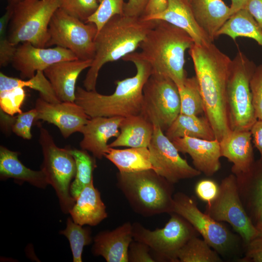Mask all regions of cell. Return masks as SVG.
I'll list each match as a JSON object with an SVG mask.
<instances>
[{
	"mask_svg": "<svg viewBox=\"0 0 262 262\" xmlns=\"http://www.w3.org/2000/svg\"><path fill=\"white\" fill-rule=\"evenodd\" d=\"M202 97L204 114L219 142L231 130L229 127L227 87L232 60L213 44H194L189 49Z\"/></svg>",
	"mask_w": 262,
	"mask_h": 262,
	"instance_id": "1",
	"label": "cell"
},
{
	"mask_svg": "<svg viewBox=\"0 0 262 262\" xmlns=\"http://www.w3.org/2000/svg\"><path fill=\"white\" fill-rule=\"evenodd\" d=\"M135 66V75L115 82L116 87L111 95H102L96 90L88 91L78 86L75 102L80 106L90 117H122L141 115L144 86L152 73L149 63L139 52H133L122 58Z\"/></svg>",
	"mask_w": 262,
	"mask_h": 262,
	"instance_id": "2",
	"label": "cell"
},
{
	"mask_svg": "<svg viewBox=\"0 0 262 262\" xmlns=\"http://www.w3.org/2000/svg\"><path fill=\"white\" fill-rule=\"evenodd\" d=\"M155 24V20H145L142 16L122 15L111 18L95 37V55L83 81L84 88L88 91L96 90L101 67L134 52Z\"/></svg>",
	"mask_w": 262,
	"mask_h": 262,
	"instance_id": "3",
	"label": "cell"
},
{
	"mask_svg": "<svg viewBox=\"0 0 262 262\" xmlns=\"http://www.w3.org/2000/svg\"><path fill=\"white\" fill-rule=\"evenodd\" d=\"M155 20V26L139 45V53L149 63L152 73L168 77L181 87L187 78L185 53L194 41L184 30L166 21Z\"/></svg>",
	"mask_w": 262,
	"mask_h": 262,
	"instance_id": "4",
	"label": "cell"
},
{
	"mask_svg": "<svg viewBox=\"0 0 262 262\" xmlns=\"http://www.w3.org/2000/svg\"><path fill=\"white\" fill-rule=\"evenodd\" d=\"M117 185L131 207L149 217L173 213L174 186L153 169L116 175Z\"/></svg>",
	"mask_w": 262,
	"mask_h": 262,
	"instance_id": "5",
	"label": "cell"
},
{
	"mask_svg": "<svg viewBox=\"0 0 262 262\" xmlns=\"http://www.w3.org/2000/svg\"><path fill=\"white\" fill-rule=\"evenodd\" d=\"M13 3L7 32L10 42L17 46L28 42L36 47L46 48L49 40V23L60 7L59 0H24Z\"/></svg>",
	"mask_w": 262,
	"mask_h": 262,
	"instance_id": "6",
	"label": "cell"
},
{
	"mask_svg": "<svg viewBox=\"0 0 262 262\" xmlns=\"http://www.w3.org/2000/svg\"><path fill=\"white\" fill-rule=\"evenodd\" d=\"M256 66L239 51L232 60L227 87V103L231 131H250L257 120L250 83Z\"/></svg>",
	"mask_w": 262,
	"mask_h": 262,
	"instance_id": "7",
	"label": "cell"
},
{
	"mask_svg": "<svg viewBox=\"0 0 262 262\" xmlns=\"http://www.w3.org/2000/svg\"><path fill=\"white\" fill-rule=\"evenodd\" d=\"M39 143L43 156L41 170L45 173L49 184L55 190L62 211L69 213L76 201L70 192L71 181L76 172L75 159L69 148L57 146L49 132L41 125Z\"/></svg>",
	"mask_w": 262,
	"mask_h": 262,
	"instance_id": "8",
	"label": "cell"
},
{
	"mask_svg": "<svg viewBox=\"0 0 262 262\" xmlns=\"http://www.w3.org/2000/svg\"><path fill=\"white\" fill-rule=\"evenodd\" d=\"M164 228L150 230L139 223L132 224L133 240L147 245L156 262H179L181 248L196 231L183 217L175 213Z\"/></svg>",
	"mask_w": 262,
	"mask_h": 262,
	"instance_id": "9",
	"label": "cell"
},
{
	"mask_svg": "<svg viewBox=\"0 0 262 262\" xmlns=\"http://www.w3.org/2000/svg\"><path fill=\"white\" fill-rule=\"evenodd\" d=\"M48 32L46 47L56 45L71 50L79 59L93 60L98 33L94 23L82 21L59 8L51 18Z\"/></svg>",
	"mask_w": 262,
	"mask_h": 262,
	"instance_id": "10",
	"label": "cell"
},
{
	"mask_svg": "<svg viewBox=\"0 0 262 262\" xmlns=\"http://www.w3.org/2000/svg\"><path fill=\"white\" fill-rule=\"evenodd\" d=\"M205 213L217 221L228 223L246 245L259 235L242 201L237 178L233 174L222 180L217 196L207 203Z\"/></svg>",
	"mask_w": 262,
	"mask_h": 262,
	"instance_id": "11",
	"label": "cell"
},
{
	"mask_svg": "<svg viewBox=\"0 0 262 262\" xmlns=\"http://www.w3.org/2000/svg\"><path fill=\"white\" fill-rule=\"evenodd\" d=\"M141 115L166 131L180 112L178 87L168 77L152 73L143 90Z\"/></svg>",
	"mask_w": 262,
	"mask_h": 262,
	"instance_id": "12",
	"label": "cell"
},
{
	"mask_svg": "<svg viewBox=\"0 0 262 262\" xmlns=\"http://www.w3.org/2000/svg\"><path fill=\"white\" fill-rule=\"evenodd\" d=\"M173 213L186 219L219 255H227L236 246L235 235L220 222L202 212L193 197L181 192L174 194Z\"/></svg>",
	"mask_w": 262,
	"mask_h": 262,
	"instance_id": "13",
	"label": "cell"
},
{
	"mask_svg": "<svg viewBox=\"0 0 262 262\" xmlns=\"http://www.w3.org/2000/svg\"><path fill=\"white\" fill-rule=\"evenodd\" d=\"M153 124L154 131L148 148L155 172L173 184L199 176L201 172L180 156L176 147L160 126Z\"/></svg>",
	"mask_w": 262,
	"mask_h": 262,
	"instance_id": "14",
	"label": "cell"
},
{
	"mask_svg": "<svg viewBox=\"0 0 262 262\" xmlns=\"http://www.w3.org/2000/svg\"><path fill=\"white\" fill-rule=\"evenodd\" d=\"M78 59L71 50L61 47L38 48L26 42L17 46L11 63L19 72L21 79L24 80L55 63Z\"/></svg>",
	"mask_w": 262,
	"mask_h": 262,
	"instance_id": "15",
	"label": "cell"
},
{
	"mask_svg": "<svg viewBox=\"0 0 262 262\" xmlns=\"http://www.w3.org/2000/svg\"><path fill=\"white\" fill-rule=\"evenodd\" d=\"M36 120H42L56 126L62 136L67 138L81 132L90 118L75 102H49L40 97L35 102Z\"/></svg>",
	"mask_w": 262,
	"mask_h": 262,
	"instance_id": "16",
	"label": "cell"
},
{
	"mask_svg": "<svg viewBox=\"0 0 262 262\" xmlns=\"http://www.w3.org/2000/svg\"><path fill=\"white\" fill-rule=\"evenodd\" d=\"M179 152L188 154L194 167L207 176L213 175L221 166L220 142L185 136L172 141Z\"/></svg>",
	"mask_w": 262,
	"mask_h": 262,
	"instance_id": "17",
	"label": "cell"
},
{
	"mask_svg": "<svg viewBox=\"0 0 262 262\" xmlns=\"http://www.w3.org/2000/svg\"><path fill=\"white\" fill-rule=\"evenodd\" d=\"M123 117L97 116L90 117L82 128L83 137L80 142L81 149L92 153L96 158L101 159L109 149V140L117 137Z\"/></svg>",
	"mask_w": 262,
	"mask_h": 262,
	"instance_id": "18",
	"label": "cell"
},
{
	"mask_svg": "<svg viewBox=\"0 0 262 262\" xmlns=\"http://www.w3.org/2000/svg\"><path fill=\"white\" fill-rule=\"evenodd\" d=\"M145 20L166 21L186 32L194 44L207 45L213 42L197 24L189 0H167V5L163 11L147 16Z\"/></svg>",
	"mask_w": 262,
	"mask_h": 262,
	"instance_id": "19",
	"label": "cell"
},
{
	"mask_svg": "<svg viewBox=\"0 0 262 262\" xmlns=\"http://www.w3.org/2000/svg\"><path fill=\"white\" fill-rule=\"evenodd\" d=\"M92 61L78 59L59 62L43 71L61 101L75 102L77 79L83 70L90 67Z\"/></svg>",
	"mask_w": 262,
	"mask_h": 262,
	"instance_id": "20",
	"label": "cell"
},
{
	"mask_svg": "<svg viewBox=\"0 0 262 262\" xmlns=\"http://www.w3.org/2000/svg\"><path fill=\"white\" fill-rule=\"evenodd\" d=\"M133 240L132 224L125 222L113 230L97 234L93 238L92 252L107 262H129L128 249Z\"/></svg>",
	"mask_w": 262,
	"mask_h": 262,
	"instance_id": "21",
	"label": "cell"
},
{
	"mask_svg": "<svg viewBox=\"0 0 262 262\" xmlns=\"http://www.w3.org/2000/svg\"><path fill=\"white\" fill-rule=\"evenodd\" d=\"M252 141L250 131H231L220 141L221 157L232 163L237 178L249 173L254 164Z\"/></svg>",
	"mask_w": 262,
	"mask_h": 262,
	"instance_id": "22",
	"label": "cell"
},
{
	"mask_svg": "<svg viewBox=\"0 0 262 262\" xmlns=\"http://www.w3.org/2000/svg\"><path fill=\"white\" fill-rule=\"evenodd\" d=\"M69 213L73 221L81 226H95L107 217L106 206L93 181L81 192Z\"/></svg>",
	"mask_w": 262,
	"mask_h": 262,
	"instance_id": "23",
	"label": "cell"
},
{
	"mask_svg": "<svg viewBox=\"0 0 262 262\" xmlns=\"http://www.w3.org/2000/svg\"><path fill=\"white\" fill-rule=\"evenodd\" d=\"M190 3L197 24L213 42L231 16L230 7L222 0H191Z\"/></svg>",
	"mask_w": 262,
	"mask_h": 262,
	"instance_id": "24",
	"label": "cell"
},
{
	"mask_svg": "<svg viewBox=\"0 0 262 262\" xmlns=\"http://www.w3.org/2000/svg\"><path fill=\"white\" fill-rule=\"evenodd\" d=\"M120 133L108 146L110 147H148L151 140L154 125L142 115L123 117Z\"/></svg>",
	"mask_w": 262,
	"mask_h": 262,
	"instance_id": "25",
	"label": "cell"
},
{
	"mask_svg": "<svg viewBox=\"0 0 262 262\" xmlns=\"http://www.w3.org/2000/svg\"><path fill=\"white\" fill-rule=\"evenodd\" d=\"M19 153L0 147V177L1 180L13 179L18 182H27L40 188H45L49 184L42 170H32L25 166L19 160Z\"/></svg>",
	"mask_w": 262,
	"mask_h": 262,
	"instance_id": "26",
	"label": "cell"
},
{
	"mask_svg": "<svg viewBox=\"0 0 262 262\" xmlns=\"http://www.w3.org/2000/svg\"><path fill=\"white\" fill-rule=\"evenodd\" d=\"M236 178L241 200L255 225L262 221V160L254 163L249 173Z\"/></svg>",
	"mask_w": 262,
	"mask_h": 262,
	"instance_id": "27",
	"label": "cell"
},
{
	"mask_svg": "<svg viewBox=\"0 0 262 262\" xmlns=\"http://www.w3.org/2000/svg\"><path fill=\"white\" fill-rule=\"evenodd\" d=\"M171 141L185 136L205 140L215 139L212 126L205 117L180 114L165 131Z\"/></svg>",
	"mask_w": 262,
	"mask_h": 262,
	"instance_id": "28",
	"label": "cell"
},
{
	"mask_svg": "<svg viewBox=\"0 0 262 262\" xmlns=\"http://www.w3.org/2000/svg\"><path fill=\"white\" fill-rule=\"evenodd\" d=\"M105 157L111 162L120 172L153 170L148 147H130L121 149L110 147Z\"/></svg>",
	"mask_w": 262,
	"mask_h": 262,
	"instance_id": "29",
	"label": "cell"
},
{
	"mask_svg": "<svg viewBox=\"0 0 262 262\" xmlns=\"http://www.w3.org/2000/svg\"><path fill=\"white\" fill-rule=\"evenodd\" d=\"M227 35L235 40L245 37L255 40L262 47V28L245 9L230 16L217 33V36Z\"/></svg>",
	"mask_w": 262,
	"mask_h": 262,
	"instance_id": "30",
	"label": "cell"
},
{
	"mask_svg": "<svg viewBox=\"0 0 262 262\" xmlns=\"http://www.w3.org/2000/svg\"><path fill=\"white\" fill-rule=\"evenodd\" d=\"M18 87H29L36 90L39 93L40 97L49 102H61L43 71H37L33 77L28 80L9 77L1 72L0 73V92Z\"/></svg>",
	"mask_w": 262,
	"mask_h": 262,
	"instance_id": "31",
	"label": "cell"
},
{
	"mask_svg": "<svg viewBox=\"0 0 262 262\" xmlns=\"http://www.w3.org/2000/svg\"><path fill=\"white\" fill-rule=\"evenodd\" d=\"M69 150L76 165L74 180L70 188L71 196L76 200L82 190L93 181V171L97 166L96 158L82 149L69 148Z\"/></svg>",
	"mask_w": 262,
	"mask_h": 262,
	"instance_id": "32",
	"label": "cell"
},
{
	"mask_svg": "<svg viewBox=\"0 0 262 262\" xmlns=\"http://www.w3.org/2000/svg\"><path fill=\"white\" fill-rule=\"evenodd\" d=\"M179 262H221L219 254L203 239L196 235L181 248L178 254Z\"/></svg>",
	"mask_w": 262,
	"mask_h": 262,
	"instance_id": "33",
	"label": "cell"
},
{
	"mask_svg": "<svg viewBox=\"0 0 262 262\" xmlns=\"http://www.w3.org/2000/svg\"><path fill=\"white\" fill-rule=\"evenodd\" d=\"M180 100V114L198 116L204 113V105L196 76L187 78L178 88Z\"/></svg>",
	"mask_w": 262,
	"mask_h": 262,
	"instance_id": "34",
	"label": "cell"
},
{
	"mask_svg": "<svg viewBox=\"0 0 262 262\" xmlns=\"http://www.w3.org/2000/svg\"><path fill=\"white\" fill-rule=\"evenodd\" d=\"M0 127L5 133L9 131L24 139L30 140L32 137L31 128L36 120L37 111L35 108L10 115L0 110Z\"/></svg>",
	"mask_w": 262,
	"mask_h": 262,
	"instance_id": "35",
	"label": "cell"
},
{
	"mask_svg": "<svg viewBox=\"0 0 262 262\" xmlns=\"http://www.w3.org/2000/svg\"><path fill=\"white\" fill-rule=\"evenodd\" d=\"M60 233L65 235L68 240L74 262H82V253L84 246L89 245L92 241L91 231L89 227H82L75 223L68 217L66 227Z\"/></svg>",
	"mask_w": 262,
	"mask_h": 262,
	"instance_id": "36",
	"label": "cell"
},
{
	"mask_svg": "<svg viewBox=\"0 0 262 262\" xmlns=\"http://www.w3.org/2000/svg\"><path fill=\"white\" fill-rule=\"evenodd\" d=\"M14 3L10 1L5 13L0 18V66H5L11 63L16 49V46L9 41L8 28L13 12Z\"/></svg>",
	"mask_w": 262,
	"mask_h": 262,
	"instance_id": "37",
	"label": "cell"
},
{
	"mask_svg": "<svg viewBox=\"0 0 262 262\" xmlns=\"http://www.w3.org/2000/svg\"><path fill=\"white\" fill-rule=\"evenodd\" d=\"M98 7L95 13L85 22L96 25L98 32L113 16L124 13L125 0H97Z\"/></svg>",
	"mask_w": 262,
	"mask_h": 262,
	"instance_id": "38",
	"label": "cell"
},
{
	"mask_svg": "<svg viewBox=\"0 0 262 262\" xmlns=\"http://www.w3.org/2000/svg\"><path fill=\"white\" fill-rule=\"evenodd\" d=\"M59 8L67 14L86 22L97 11V0H59Z\"/></svg>",
	"mask_w": 262,
	"mask_h": 262,
	"instance_id": "39",
	"label": "cell"
},
{
	"mask_svg": "<svg viewBox=\"0 0 262 262\" xmlns=\"http://www.w3.org/2000/svg\"><path fill=\"white\" fill-rule=\"evenodd\" d=\"M25 97V90L21 87L0 92V109L10 115L20 114Z\"/></svg>",
	"mask_w": 262,
	"mask_h": 262,
	"instance_id": "40",
	"label": "cell"
},
{
	"mask_svg": "<svg viewBox=\"0 0 262 262\" xmlns=\"http://www.w3.org/2000/svg\"><path fill=\"white\" fill-rule=\"evenodd\" d=\"M250 86L255 116L262 120V64L256 67Z\"/></svg>",
	"mask_w": 262,
	"mask_h": 262,
	"instance_id": "41",
	"label": "cell"
},
{
	"mask_svg": "<svg viewBox=\"0 0 262 262\" xmlns=\"http://www.w3.org/2000/svg\"><path fill=\"white\" fill-rule=\"evenodd\" d=\"M149 246L146 244L133 240L128 249L129 262H155Z\"/></svg>",
	"mask_w": 262,
	"mask_h": 262,
	"instance_id": "42",
	"label": "cell"
},
{
	"mask_svg": "<svg viewBox=\"0 0 262 262\" xmlns=\"http://www.w3.org/2000/svg\"><path fill=\"white\" fill-rule=\"evenodd\" d=\"M218 192L219 185L211 179L201 180L195 186V193L197 196L207 203L213 201L217 196Z\"/></svg>",
	"mask_w": 262,
	"mask_h": 262,
	"instance_id": "43",
	"label": "cell"
},
{
	"mask_svg": "<svg viewBox=\"0 0 262 262\" xmlns=\"http://www.w3.org/2000/svg\"><path fill=\"white\" fill-rule=\"evenodd\" d=\"M243 262H262V235H258L246 245Z\"/></svg>",
	"mask_w": 262,
	"mask_h": 262,
	"instance_id": "44",
	"label": "cell"
},
{
	"mask_svg": "<svg viewBox=\"0 0 262 262\" xmlns=\"http://www.w3.org/2000/svg\"><path fill=\"white\" fill-rule=\"evenodd\" d=\"M149 0H128L125 4L123 15L139 17L143 15Z\"/></svg>",
	"mask_w": 262,
	"mask_h": 262,
	"instance_id": "45",
	"label": "cell"
},
{
	"mask_svg": "<svg viewBox=\"0 0 262 262\" xmlns=\"http://www.w3.org/2000/svg\"><path fill=\"white\" fill-rule=\"evenodd\" d=\"M252 142L257 148L262 160V120H257L251 128Z\"/></svg>",
	"mask_w": 262,
	"mask_h": 262,
	"instance_id": "46",
	"label": "cell"
},
{
	"mask_svg": "<svg viewBox=\"0 0 262 262\" xmlns=\"http://www.w3.org/2000/svg\"><path fill=\"white\" fill-rule=\"evenodd\" d=\"M245 9L262 28V0H248Z\"/></svg>",
	"mask_w": 262,
	"mask_h": 262,
	"instance_id": "47",
	"label": "cell"
},
{
	"mask_svg": "<svg viewBox=\"0 0 262 262\" xmlns=\"http://www.w3.org/2000/svg\"><path fill=\"white\" fill-rule=\"evenodd\" d=\"M167 5V0H149L142 16H147L164 10Z\"/></svg>",
	"mask_w": 262,
	"mask_h": 262,
	"instance_id": "48",
	"label": "cell"
},
{
	"mask_svg": "<svg viewBox=\"0 0 262 262\" xmlns=\"http://www.w3.org/2000/svg\"><path fill=\"white\" fill-rule=\"evenodd\" d=\"M248 0H231L230 6L231 16L237 11L245 9Z\"/></svg>",
	"mask_w": 262,
	"mask_h": 262,
	"instance_id": "49",
	"label": "cell"
},
{
	"mask_svg": "<svg viewBox=\"0 0 262 262\" xmlns=\"http://www.w3.org/2000/svg\"><path fill=\"white\" fill-rule=\"evenodd\" d=\"M255 226L259 232V235H262V221L256 224Z\"/></svg>",
	"mask_w": 262,
	"mask_h": 262,
	"instance_id": "50",
	"label": "cell"
},
{
	"mask_svg": "<svg viewBox=\"0 0 262 262\" xmlns=\"http://www.w3.org/2000/svg\"><path fill=\"white\" fill-rule=\"evenodd\" d=\"M24 0H10V1L15 3H18V2H20L21 1H22Z\"/></svg>",
	"mask_w": 262,
	"mask_h": 262,
	"instance_id": "51",
	"label": "cell"
},
{
	"mask_svg": "<svg viewBox=\"0 0 262 262\" xmlns=\"http://www.w3.org/2000/svg\"><path fill=\"white\" fill-rule=\"evenodd\" d=\"M189 0L190 1V2H191V0Z\"/></svg>",
	"mask_w": 262,
	"mask_h": 262,
	"instance_id": "52",
	"label": "cell"
}]
</instances>
